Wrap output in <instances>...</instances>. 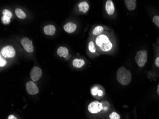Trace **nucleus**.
Segmentation results:
<instances>
[{"instance_id": "obj_15", "label": "nucleus", "mask_w": 159, "mask_h": 119, "mask_svg": "<svg viewBox=\"0 0 159 119\" xmlns=\"http://www.w3.org/2000/svg\"><path fill=\"white\" fill-rule=\"evenodd\" d=\"M79 10L84 13L88 12L89 9V4L86 1L81 2L78 5Z\"/></svg>"}, {"instance_id": "obj_17", "label": "nucleus", "mask_w": 159, "mask_h": 119, "mask_svg": "<svg viewBox=\"0 0 159 119\" xmlns=\"http://www.w3.org/2000/svg\"><path fill=\"white\" fill-rule=\"evenodd\" d=\"M125 3L126 7L128 10H134L136 7L137 1L135 0H125Z\"/></svg>"}, {"instance_id": "obj_26", "label": "nucleus", "mask_w": 159, "mask_h": 119, "mask_svg": "<svg viewBox=\"0 0 159 119\" xmlns=\"http://www.w3.org/2000/svg\"><path fill=\"white\" fill-rule=\"evenodd\" d=\"M8 119H17V118L16 116H14V115L11 114V115H10L9 116H8Z\"/></svg>"}, {"instance_id": "obj_8", "label": "nucleus", "mask_w": 159, "mask_h": 119, "mask_svg": "<svg viewBox=\"0 0 159 119\" xmlns=\"http://www.w3.org/2000/svg\"><path fill=\"white\" fill-rule=\"evenodd\" d=\"M26 90L28 94L35 95L39 93V90L38 86L33 81H28L26 84Z\"/></svg>"}, {"instance_id": "obj_4", "label": "nucleus", "mask_w": 159, "mask_h": 119, "mask_svg": "<svg viewBox=\"0 0 159 119\" xmlns=\"http://www.w3.org/2000/svg\"><path fill=\"white\" fill-rule=\"evenodd\" d=\"M16 55V51L11 45L4 46L1 50V55L5 59L14 58Z\"/></svg>"}, {"instance_id": "obj_14", "label": "nucleus", "mask_w": 159, "mask_h": 119, "mask_svg": "<svg viewBox=\"0 0 159 119\" xmlns=\"http://www.w3.org/2000/svg\"><path fill=\"white\" fill-rule=\"evenodd\" d=\"M108 29L106 28L103 26L98 25L94 28L92 31V34L93 37L100 35L102 34L104 31H106Z\"/></svg>"}, {"instance_id": "obj_22", "label": "nucleus", "mask_w": 159, "mask_h": 119, "mask_svg": "<svg viewBox=\"0 0 159 119\" xmlns=\"http://www.w3.org/2000/svg\"><path fill=\"white\" fill-rule=\"evenodd\" d=\"M109 118L110 119H120V117L118 113L115 112H113L110 114Z\"/></svg>"}, {"instance_id": "obj_23", "label": "nucleus", "mask_w": 159, "mask_h": 119, "mask_svg": "<svg viewBox=\"0 0 159 119\" xmlns=\"http://www.w3.org/2000/svg\"><path fill=\"white\" fill-rule=\"evenodd\" d=\"M7 62L5 58H3L1 55L0 56V67H3L5 65H7Z\"/></svg>"}, {"instance_id": "obj_2", "label": "nucleus", "mask_w": 159, "mask_h": 119, "mask_svg": "<svg viewBox=\"0 0 159 119\" xmlns=\"http://www.w3.org/2000/svg\"><path fill=\"white\" fill-rule=\"evenodd\" d=\"M117 79L121 85H127L132 80V74L125 67H120L117 71Z\"/></svg>"}, {"instance_id": "obj_5", "label": "nucleus", "mask_w": 159, "mask_h": 119, "mask_svg": "<svg viewBox=\"0 0 159 119\" xmlns=\"http://www.w3.org/2000/svg\"><path fill=\"white\" fill-rule=\"evenodd\" d=\"M103 109V106L102 103L98 101H94L89 104L88 106V110L91 113H98Z\"/></svg>"}, {"instance_id": "obj_19", "label": "nucleus", "mask_w": 159, "mask_h": 119, "mask_svg": "<svg viewBox=\"0 0 159 119\" xmlns=\"http://www.w3.org/2000/svg\"><path fill=\"white\" fill-rule=\"evenodd\" d=\"M15 13H16V16L20 19H24L26 17V14L21 9H16L15 10Z\"/></svg>"}, {"instance_id": "obj_16", "label": "nucleus", "mask_w": 159, "mask_h": 119, "mask_svg": "<svg viewBox=\"0 0 159 119\" xmlns=\"http://www.w3.org/2000/svg\"><path fill=\"white\" fill-rule=\"evenodd\" d=\"M88 51H89V52H90V53H91V54H95L96 53H98L93 37L92 39H91L89 41V43H88Z\"/></svg>"}, {"instance_id": "obj_27", "label": "nucleus", "mask_w": 159, "mask_h": 119, "mask_svg": "<svg viewBox=\"0 0 159 119\" xmlns=\"http://www.w3.org/2000/svg\"><path fill=\"white\" fill-rule=\"evenodd\" d=\"M157 94H158V95L159 96V85H158V88H157Z\"/></svg>"}, {"instance_id": "obj_18", "label": "nucleus", "mask_w": 159, "mask_h": 119, "mask_svg": "<svg viewBox=\"0 0 159 119\" xmlns=\"http://www.w3.org/2000/svg\"><path fill=\"white\" fill-rule=\"evenodd\" d=\"M72 64L75 67L77 68H80L84 65L85 61L83 59L75 58L73 61Z\"/></svg>"}, {"instance_id": "obj_9", "label": "nucleus", "mask_w": 159, "mask_h": 119, "mask_svg": "<svg viewBox=\"0 0 159 119\" xmlns=\"http://www.w3.org/2000/svg\"><path fill=\"white\" fill-rule=\"evenodd\" d=\"M105 10L107 14L112 16L115 11V6L113 2L111 0H108L105 3Z\"/></svg>"}, {"instance_id": "obj_25", "label": "nucleus", "mask_w": 159, "mask_h": 119, "mask_svg": "<svg viewBox=\"0 0 159 119\" xmlns=\"http://www.w3.org/2000/svg\"><path fill=\"white\" fill-rule=\"evenodd\" d=\"M155 63L156 66H157L159 68V57H157V58H156V59H155Z\"/></svg>"}, {"instance_id": "obj_7", "label": "nucleus", "mask_w": 159, "mask_h": 119, "mask_svg": "<svg viewBox=\"0 0 159 119\" xmlns=\"http://www.w3.org/2000/svg\"><path fill=\"white\" fill-rule=\"evenodd\" d=\"M42 70L38 66H34L31 70L30 78L32 81H37L42 76Z\"/></svg>"}, {"instance_id": "obj_1", "label": "nucleus", "mask_w": 159, "mask_h": 119, "mask_svg": "<svg viewBox=\"0 0 159 119\" xmlns=\"http://www.w3.org/2000/svg\"><path fill=\"white\" fill-rule=\"evenodd\" d=\"M93 38L99 54H110L114 51L115 47L114 36L108 29L100 35Z\"/></svg>"}, {"instance_id": "obj_12", "label": "nucleus", "mask_w": 159, "mask_h": 119, "mask_svg": "<svg viewBox=\"0 0 159 119\" xmlns=\"http://www.w3.org/2000/svg\"><path fill=\"white\" fill-rule=\"evenodd\" d=\"M57 54L59 57L66 58L69 54L68 49L64 46H60L57 50Z\"/></svg>"}, {"instance_id": "obj_21", "label": "nucleus", "mask_w": 159, "mask_h": 119, "mask_svg": "<svg viewBox=\"0 0 159 119\" xmlns=\"http://www.w3.org/2000/svg\"><path fill=\"white\" fill-rule=\"evenodd\" d=\"M1 21L2 24H4V25H8V24L10 23L11 21V18L8 17L2 16L1 18Z\"/></svg>"}, {"instance_id": "obj_11", "label": "nucleus", "mask_w": 159, "mask_h": 119, "mask_svg": "<svg viewBox=\"0 0 159 119\" xmlns=\"http://www.w3.org/2000/svg\"><path fill=\"white\" fill-rule=\"evenodd\" d=\"M91 93L92 95L94 97H101L103 96L104 95V92L103 90L100 88L98 86H94L91 90Z\"/></svg>"}, {"instance_id": "obj_13", "label": "nucleus", "mask_w": 159, "mask_h": 119, "mask_svg": "<svg viewBox=\"0 0 159 119\" xmlns=\"http://www.w3.org/2000/svg\"><path fill=\"white\" fill-rule=\"evenodd\" d=\"M43 32L47 35H54L56 32V28L53 25H47L43 27Z\"/></svg>"}, {"instance_id": "obj_24", "label": "nucleus", "mask_w": 159, "mask_h": 119, "mask_svg": "<svg viewBox=\"0 0 159 119\" xmlns=\"http://www.w3.org/2000/svg\"><path fill=\"white\" fill-rule=\"evenodd\" d=\"M152 21L159 28V16H155L152 19Z\"/></svg>"}, {"instance_id": "obj_10", "label": "nucleus", "mask_w": 159, "mask_h": 119, "mask_svg": "<svg viewBox=\"0 0 159 119\" xmlns=\"http://www.w3.org/2000/svg\"><path fill=\"white\" fill-rule=\"evenodd\" d=\"M77 29V25L73 22L70 21L63 26V29L69 34L74 33Z\"/></svg>"}, {"instance_id": "obj_20", "label": "nucleus", "mask_w": 159, "mask_h": 119, "mask_svg": "<svg viewBox=\"0 0 159 119\" xmlns=\"http://www.w3.org/2000/svg\"><path fill=\"white\" fill-rule=\"evenodd\" d=\"M2 16H4L8 17L10 18H11L12 17V13L11 11L7 9H5L3 10L2 11Z\"/></svg>"}, {"instance_id": "obj_6", "label": "nucleus", "mask_w": 159, "mask_h": 119, "mask_svg": "<svg viewBox=\"0 0 159 119\" xmlns=\"http://www.w3.org/2000/svg\"><path fill=\"white\" fill-rule=\"evenodd\" d=\"M20 44L26 52L28 53H32L34 52V48L33 42L27 37H24L20 41Z\"/></svg>"}, {"instance_id": "obj_3", "label": "nucleus", "mask_w": 159, "mask_h": 119, "mask_svg": "<svg viewBox=\"0 0 159 119\" xmlns=\"http://www.w3.org/2000/svg\"><path fill=\"white\" fill-rule=\"evenodd\" d=\"M148 60V53L147 51L140 50L137 53L135 57V61L140 67L145 66Z\"/></svg>"}]
</instances>
